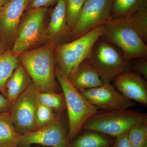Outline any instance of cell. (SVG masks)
Instances as JSON below:
<instances>
[{"instance_id": "33", "label": "cell", "mask_w": 147, "mask_h": 147, "mask_svg": "<svg viewBox=\"0 0 147 147\" xmlns=\"http://www.w3.org/2000/svg\"></svg>"}, {"instance_id": "11", "label": "cell", "mask_w": 147, "mask_h": 147, "mask_svg": "<svg viewBox=\"0 0 147 147\" xmlns=\"http://www.w3.org/2000/svg\"><path fill=\"white\" fill-rule=\"evenodd\" d=\"M92 104L105 111L127 109L134 107L135 102L117 91L110 83L90 89L78 90Z\"/></svg>"}, {"instance_id": "2", "label": "cell", "mask_w": 147, "mask_h": 147, "mask_svg": "<svg viewBox=\"0 0 147 147\" xmlns=\"http://www.w3.org/2000/svg\"><path fill=\"white\" fill-rule=\"evenodd\" d=\"M104 25L92 29L71 42L55 45L56 64L70 82L79 66L91 56L93 49L101 37Z\"/></svg>"}, {"instance_id": "29", "label": "cell", "mask_w": 147, "mask_h": 147, "mask_svg": "<svg viewBox=\"0 0 147 147\" xmlns=\"http://www.w3.org/2000/svg\"><path fill=\"white\" fill-rule=\"evenodd\" d=\"M11 106V103L0 92V114L8 113Z\"/></svg>"}, {"instance_id": "27", "label": "cell", "mask_w": 147, "mask_h": 147, "mask_svg": "<svg viewBox=\"0 0 147 147\" xmlns=\"http://www.w3.org/2000/svg\"><path fill=\"white\" fill-rule=\"evenodd\" d=\"M59 0H29L26 9L47 7L48 6L57 3Z\"/></svg>"}, {"instance_id": "3", "label": "cell", "mask_w": 147, "mask_h": 147, "mask_svg": "<svg viewBox=\"0 0 147 147\" xmlns=\"http://www.w3.org/2000/svg\"><path fill=\"white\" fill-rule=\"evenodd\" d=\"M55 74L65 99L68 116L69 138L71 142L82 131L86 121L100 111L99 108L87 100L74 86L57 65L55 66Z\"/></svg>"}, {"instance_id": "30", "label": "cell", "mask_w": 147, "mask_h": 147, "mask_svg": "<svg viewBox=\"0 0 147 147\" xmlns=\"http://www.w3.org/2000/svg\"><path fill=\"white\" fill-rule=\"evenodd\" d=\"M10 1L11 0H0V7L5 5Z\"/></svg>"}, {"instance_id": "22", "label": "cell", "mask_w": 147, "mask_h": 147, "mask_svg": "<svg viewBox=\"0 0 147 147\" xmlns=\"http://www.w3.org/2000/svg\"><path fill=\"white\" fill-rule=\"evenodd\" d=\"M134 30L145 44L147 42V6L127 16Z\"/></svg>"}, {"instance_id": "18", "label": "cell", "mask_w": 147, "mask_h": 147, "mask_svg": "<svg viewBox=\"0 0 147 147\" xmlns=\"http://www.w3.org/2000/svg\"><path fill=\"white\" fill-rule=\"evenodd\" d=\"M20 135L11 119L9 113L0 114V147H18Z\"/></svg>"}, {"instance_id": "6", "label": "cell", "mask_w": 147, "mask_h": 147, "mask_svg": "<svg viewBox=\"0 0 147 147\" xmlns=\"http://www.w3.org/2000/svg\"><path fill=\"white\" fill-rule=\"evenodd\" d=\"M47 7L27 9L21 18L11 51L19 53L32 50L47 40L45 18Z\"/></svg>"}, {"instance_id": "8", "label": "cell", "mask_w": 147, "mask_h": 147, "mask_svg": "<svg viewBox=\"0 0 147 147\" xmlns=\"http://www.w3.org/2000/svg\"><path fill=\"white\" fill-rule=\"evenodd\" d=\"M38 92L32 83L11 105L9 115L20 135L35 131Z\"/></svg>"}, {"instance_id": "4", "label": "cell", "mask_w": 147, "mask_h": 147, "mask_svg": "<svg viewBox=\"0 0 147 147\" xmlns=\"http://www.w3.org/2000/svg\"><path fill=\"white\" fill-rule=\"evenodd\" d=\"M101 37L110 44L118 47L127 61L137 59H147V45L126 17H111L104 25Z\"/></svg>"}, {"instance_id": "24", "label": "cell", "mask_w": 147, "mask_h": 147, "mask_svg": "<svg viewBox=\"0 0 147 147\" xmlns=\"http://www.w3.org/2000/svg\"><path fill=\"white\" fill-rule=\"evenodd\" d=\"M85 2V0H65L67 21L72 31Z\"/></svg>"}, {"instance_id": "20", "label": "cell", "mask_w": 147, "mask_h": 147, "mask_svg": "<svg viewBox=\"0 0 147 147\" xmlns=\"http://www.w3.org/2000/svg\"><path fill=\"white\" fill-rule=\"evenodd\" d=\"M145 6L142 0H112L111 16L127 17Z\"/></svg>"}, {"instance_id": "16", "label": "cell", "mask_w": 147, "mask_h": 147, "mask_svg": "<svg viewBox=\"0 0 147 147\" xmlns=\"http://www.w3.org/2000/svg\"><path fill=\"white\" fill-rule=\"evenodd\" d=\"M71 82L78 90L96 88L103 84L97 71L85 61L79 66Z\"/></svg>"}, {"instance_id": "19", "label": "cell", "mask_w": 147, "mask_h": 147, "mask_svg": "<svg viewBox=\"0 0 147 147\" xmlns=\"http://www.w3.org/2000/svg\"><path fill=\"white\" fill-rule=\"evenodd\" d=\"M18 54L8 50L0 56V92L6 96V85L18 64Z\"/></svg>"}, {"instance_id": "23", "label": "cell", "mask_w": 147, "mask_h": 147, "mask_svg": "<svg viewBox=\"0 0 147 147\" xmlns=\"http://www.w3.org/2000/svg\"><path fill=\"white\" fill-rule=\"evenodd\" d=\"M127 135L132 147H147V122L135 125L128 131Z\"/></svg>"}, {"instance_id": "31", "label": "cell", "mask_w": 147, "mask_h": 147, "mask_svg": "<svg viewBox=\"0 0 147 147\" xmlns=\"http://www.w3.org/2000/svg\"><path fill=\"white\" fill-rule=\"evenodd\" d=\"M142 1L144 4L147 5V0H142Z\"/></svg>"}, {"instance_id": "1", "label": "cell", "mask_w": 147, "mask_h": 147, "mask_svg": "<svg viewBox=\"0 0 147 147\" xmlns=\"http://www.w3.org/2000/svg\"><path fill=\"white\" fill-rule=\"evenodd\" d=\"M56 45L55 42L49 41L42 47L18 54L20 62L28 73L38 92H58L55 74Z\"/></svg>"}, {"instance_id": "12", "label": "cell", "mask_w": 147, "mask_h": 147, "mask_svg": "<svg viewBox=\"0 0 147 147\" xmlns=\"http://www.w3.org/2000/svg\"><path fill=\"white\" fill-rule=\"evenodd\" d=\"M113 81L117 90L127 98L147 105V83L142 76L127 70Z\"/></svg>"}, {"instance_id": "7", "label": "cell", "mask_w": 147, "mask_h": 147, "mask_svg": "<svg viewBox=\"0 0 147 147\" xmlns=\"http://www.w3.org/2000/svg\"><path fill=\"white\" fill-rule=\"evenodd\" d=\"M99 39L88 63L97 71L102 83H110L121 74L129 70V61L112 44Z\"/></svg>"}, {"instance_id": "32", "label": "cell", "mask_w": 147, "mask_h": 147, "mask_svg": "<svg viewBox=\"0 0 147 147\" xmlns=\"http://www.w3.org/2000/svg\"><path fill=\"white\" fill-rule=\"evenodd\" d=\"M85 1H87V0H85Z\"/></svg>"}, {"instance_id": "17", "label": "cell", "mask_w": 147, "mask_h": 147, "mask_svg": "<svg viewBox=\"0 0 147 147\" xmlns=\"http://www.w3.org/2000/svg\"><path fill=\"white\" fill-rule=\"evenodd\" d=\"M70 142V147H112L115 137L97 131L82 130Z\"/></svg>"}, {"instance_id": "14", "label": "cell", "mask_w": 147, "mask_h": 147, "mask_svg": "<svg viewBox=\"0 0 147 147\" xmlns=\"http://www.w3.org/2000/svg\"><path fill=\"white\" fill-rule=\"evenodd\" d=\"M47 40L58 42L65 38L74 36L68 26L66 15L65 0H59L54 9L46 30Z\"/></svg>"}, {"instance_id": "5", "label": "cell", "mask_w": 147, "mask_h": 147, "mask_svg": "<svg viewBox=\"0 0 147 147\" xmlns=\"http://www.w3.org/2000/svg\"><path fill=\"white\" fill-rule=\"evenodd\" d=\"M145 122H147V114L129 109L100 111L86 121L82 130H94L115 138Z\"/></svg>"}, {"instance_id": "25", "label": "cell", "mask_w": 147, "mask_h": 147, "mask_svg": "<svg viewBox=\"0 0 147 147\" xmlns=\"http://www.w3.org/2000/svg\"><path fill=\"white\" fill-rule=\"evenodd\" d=\"M58 115L52 109L39 103L37 110L35 131L55 120Z\"/></svg>"}, {"instance_id": "15", "label": "cell", "mask_w": 147, "mask_h": 147, "mask_svg": "<svg viewBox=\"0 0 147 147\" xmlns=\"http://www.w3.org/2000/svg\"><path fill=\"white\" fill-rule=\"evenodd\" d=\"M32 83L26 69L20 62L6 85V96L11 105Z\"/></svg>"}, {"instance_id": "21", "label": "cell", "mask_w": 147, "mask_h": 147, "mask_svg": "<svg viewBox=\"0 0 147 147\" xmlns=\"http://www.w3.org/2000/svg\"><path fill=\"white\" fill-rule=\"evenodd\" d=\"M38 103L52 109L56 114L61 113L66 109L63 93L48 92L38 93Z\"/></svg>"}, {"instance_id": "28", "label": "cell", "mask_w": 147, "mask_h": 147, "mask_svg": "<svg viewBox=\"0 0 147 147\" xmlns=\"http://www.w3.org/2000/svg\"><path fill=\"white\" fill-rule=\"evenodd\" d=\"M128 131L115 137L112 147H132L127 135Z\"/></svg>"}, {"instance_id": "13", "label": "cell", "mask_w": 147, "mask_h": 147, "mask_svg": "<svg viewBox=\"0 0 147 147\" xmlns=\"http://www.w3.org/2000/svg\"><path fill=\"white\" fill-rule=\"evenodd\" d=\"M29 0H11L0 7V27L9 40L14 42L18 26Z\"/></svg>"}, {"instance_id": "9", "label": "cell", "mask_w": 147, "mask_h": 147, "mask_svg": "<svg viewBox=\"0 0 147 147\" xmlns=\"http://www.w3.org/2000/svg\"><path fill=\"white\" fill-rule=\"evenodd\" d=\"M58 114L55 120L42 128L30 133L20 135L19 147H30L39 145L48 147H70L68 127L67 128Z\"/></svg>"}, {"instance_id": "26", "label": "cell", "mask_w": 147, "mask_h": 147, "mask_svg": "<svg viewBox=\"0 0 147 147\" xmlns=\"http://www.w3.org/2000/svg\"><path fill=\"white\" fill-rule=\"evenodd\" d=\"M132 63H129L133 72L140 76H143L147 79V61L146 59H137L131 60Z\"/></svg>"}, {"instance_id": "10", "label": "cell", "mask_w": 147, "mask_h": 147, "mask_svg": "<svg viewBox=\"0 0 147 147\" xmlns=\"http://www.w3.org/2000/svg\"><path fill=\"white\" fill-rule=\"evenodd\" d=\"M112 0H87L73 29L75 38L96 27L105 25L112 17Z\"/></svg>"}]
</instances>
